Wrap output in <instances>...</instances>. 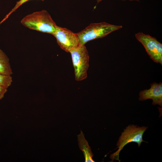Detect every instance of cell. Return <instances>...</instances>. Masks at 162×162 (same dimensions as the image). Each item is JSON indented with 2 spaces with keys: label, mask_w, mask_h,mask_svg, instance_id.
<instances>
[{
  "label": "cell",
  "mask_w": 162,
  "mask_h": 162,
  "mask_svg": "<svg viewBox=\"0 0 162 162\" xmlns=\"http://www.w3.org/2000/svg\"><path fill=\"white\" fill-rule=\"evenodd\" d=\"M30 0H20L16 2V3L14 7L11 10V11L6 16L3 20L0 22V24L7 19L8 17L14 12L18 8L24 3ZM44 1V0H41Z\"/></svg>",
  "instance_id": "cell-11"
},
{
  "label": "cell",
  "mask_w": 162,
  "mask_h": 162,
  "mask_svg": "<svg viewBox=\"0 0 162 162\" xmlns=\"http://www.w3.org/2000/svg\"><path fill=\"white\" fill-rule=\"evenodd\" d=\"M147 128V127H140L134 124H130L126 127L117 142L116 148H118V150L110 156L112 161L114 160L120 161L119 159V153L127 144L135 142L137 143L139 147L142 142H145L143 140L142 136Z\"/></svg>",
  "instance_id": "cell-3"
},
{
  "label": "cell",
  "mask_w": 162,
  "mask_h": 162,
  "mask_svg": "<svg viewBox=\"0 0 162 162\" xmlns=\"http://www.w3.org/2000/svg\"><path fill=\"white\" fill-rule=\"evenodd\" d=\"M21 23L31 29L52 35L57 25L46 10L34 12L24 16Z\"/></svg>",
  "instance_id": "cell-1"
},
{
  "label": "cell",
  "mask_w": 162,
  "mask_h": 162,
  "mask_svg": "<svg viewBox=\"0 0 162 162\" xmlns=\"http://www.w3.org/2000/svg\"><path fill=\"white\" fill-rule=\"evenodd\" d=\"M151 88L148 89H145L140 92L139 99L143 101L148 99H152V104L162 106V83L155 82L150 84Z\"/></svg>",
  "instance_id": "cell-7"
},
{
  "label": "cell",
  "mask_w": 162,
  "mask_h": 162,
  "mask_svg": "<svg viewBox=\"0 0 162 162\" xmlns=\"http://www.w3.org/2000/svg\"><path fill=\"white\" fill-rule=\"evenodd\" d=\"M7 88L0 86V100L4 97L5 94L7 92Z\"/></svg>",
  "instance_id": "cell-12"
},
{
  "label": "cell",
  "mask_w": 162,
  "mask_h": 162,
  "mask_svg": "<svg viewBox=\"0 0 162 162\" xmlns=\"http://www.w3.org/2000/svg\"><path fill=\"white\" fill-rule=\"evenodd\" d=\"M96 0L97 1V3H99V2H100L102 0ZM122 0V1H125V0ZM129 0L130 1H139V0Z\"/></svg>",
  "instance_id": "cell-13"
},
{
  "label": "cell",
  "mask_w": 162,
  "mask_h": 162,
  "mask_svg": "<svg viewBox=\"0 0 162 162\" xmlns=\"http://www.w3.org/2000/svg\"><path fill=\"white\" fill-rule=\"evenodd\" d=\"M122 26L111 24L105 22L91 23L77 33L80 44L85 45L88 41L104 37L111 32L122 28Z\"/></svg>",
  "instance_id": "cell-2"
},
{
  "label": "cell",
  "mask_w": 162,
  "mask_h": 162,
  "mask_svg": "<svg viewBox=\"0 0 162 162\" xmlns=\"http://www.w3.org/2000/svg\"><path fill=\"white\" fill-rule=\"evenodd\" d=\"M0 73L11 75L13 73L9 63V59L0 48Z\"/></svg>",
  "instance_id": "cell-9"
},
{
  "label": "cell",
  "mask_w": 162,
  "mask_h": 162,
  "mask_svg": "<svg viewBox=\"0 0 162 162\" xmlns=\"http://www.w3.org/2000/svg\"><path fill=\"white\" fill-rule=\"evenodd\" d=\"M70 53L74 68L75 80L81 81L85 80L87 77L89 59L86 46L85 45L80 44Z\"/></svg>",
  "instance_id": "cell-4"
},
{
  "label": "cell",
  "mask_w": 162,
  "mask_h": 162,
  "mask_svg": "<svg viewBox=\"0 0 162 162\" xmlns=\"http://www.w3.org/2000/svg\"><path fill=\"white\" fill-rule=\"evenodd\" d=\"M12 82V77L11 75L0 73V86L8 88L10 86Z\"/></svg>",
  "instance_id": "cell-10"
},
{
  "label": "cell",
  "mask_w": 162,
  "mask_h": 162,
  "mask_svg": "<svg viewBox=\"0 0 162 162\" xmlns=\"http://www.w3.org/2000/svg\"><path fill=\"white\" fill-rule=\"evenodd\" d=\"M78 145L79 148L83 153L86 162H94L92 159L93 154L88 143L85 139L84 135L82 131L77 135Z\"/></svg>",
  "instance_id": "cell-8"
},
{
  "label": "cell",
  "mask_w": 162,
  "mask_h": 162,
  "mask_svg": "<svg viewBox=\"0 0 162 162\" xmlns=\"http://www.w3.org/2000/svg\"><path fill=\"white\" fill-rule=\"evenodd\" d=\"M136 39L143 46L152 60L162 64V44L154 37L142 32L135 34Z\"/></svg>",
  "instance_id": "cell-5"
},
{
  "label": "cell",
  "mask_w": 162,
  "mask_h": 162,
  "mask_svg": "<svg viewBox=\"0 0 162 162\" xmlns=\"http://www.w3.org/2000/svg\"><path fill=\"white\" fill-rule=\"evenodd\" d=\"M60 48L67 52H70L80 44L76 33L68 29L57 26L52 34Z\"/></svg>",
  "instance_id": "cell-6"
}]
</instances>
